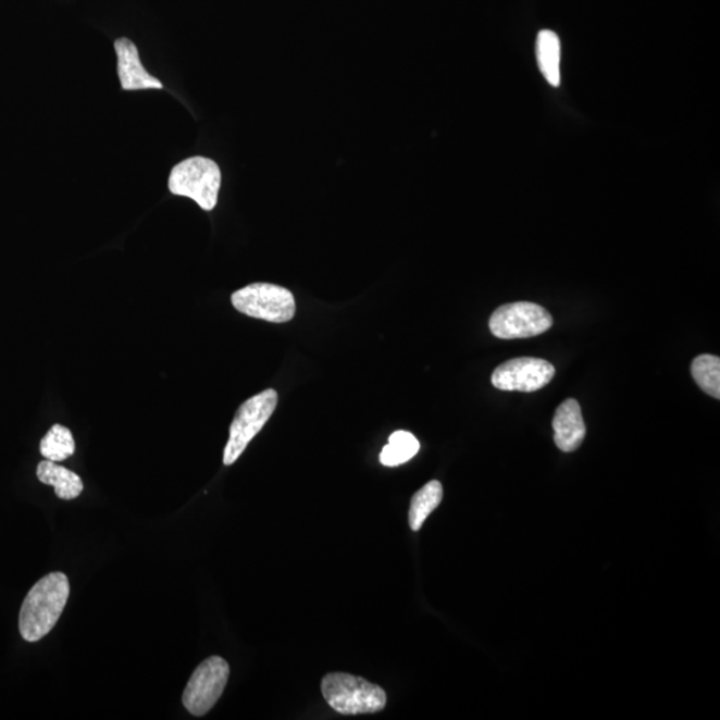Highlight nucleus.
<instances>
[{
	"instance_id": "nucleus-1",
	"label": "nucleus",
	"mask_w": 720,
	"mask_h": 720,
	"mask_svg": "<svg viewBox=\"0 0 720 720\" xmlns=\"http://www.w3.org/2000/svg\"><path fill=\"white\" fill-rule=\"evenodd\" d=\"M70 596L69 578L51 572L29 589L20 613L23 640L38 642L50 633L61 618Z\"/></svg>"
},
{
	"instance_id": "nucleus-2",
	"label": "nucleus",
	"mask_w": 720,
	"mask_h": 720,
	"mask_svg": "<svg viewBox=\"0 0 720 720\" xmlns=\"http://www.w3.org/2000/svg\"><path fill=\"white\" fill-rule=\"evenodd\" d=\"M321 688L324 700L342 716L380 712L387 704L385 690L345 672H332L324 676Z\"/></svg>"
},
{
	"instance_id": "nucleus-3",
	"label": "nucleus",
	"mask_w": 720,
	"mask_h": 720,
	"mask_svg": "<svg viewBox=\"0 0 720 720\" xmlns=\"http://www.w3.org/2000/svg\"><path fill=\"white\" fill-rule=\"evenodd\" d=\"M222 183L221 169L204 157L188 158L171 171L169 190L195 200L200 209L211 211L218 203Z\"/></svg>"
},
{
	"instance_id": "nucleus-4",
	"label": "nucleus",
	"mask_w": 720,
	"mask_h": 720,
	"mask_svg": "<svg viewBox=\"0 0 720 720\" xmlns=\"http://www.w3.org/2000/svg\"><path fill=\"white\" fill-rule=\"evenodd\" d=\"M276 405L277 393L270 388L246 400L239 407L229 426V438L223 454L224 464L232 465L240 458L250 442L261 433L264 424L274 414Z\"/></svg>"
},
{
	"instance_id": "nucleus-5",
	"label": "nucleus",
	"mask_w": 720,
	"mask_h": 720,
	"mask_svg": "<svg viewBox=\"0 0 720 720\" xmlns=\"http://www.w3.org/2000/svg\"><path fill=\"white\" fill-rule=\"evenodd\" d=\"M236 310L247 316L271 323L290 322L297 311L291 291L270 283H252L232 297Z\"/></svg>"
},
{
	"instance_id": "nucleus-6",
	"label": "nucleus",
	"mask_w": 720,
	"mask_h": 720,
	"mask_svg": "<svg viewBox=\"0 0 720 720\" xmlns=\"http://www.w3.org/2000/svg\"><path fill=\"white\" fill-rule=\"evenodd\" d=\"M553 316L545 307L530 302L500 306L489 318V330L499 339H526L546 333Z\"/></svg>"
},
{
	"instance_id": "nucleus-7",
	"label": "nucleus",
	"mask_w": 720,
	"mask_h": 720,
	"mask_svg": "<svg viewBox=\"0 0 720 720\" xmlns=\"http://www.w3.org/2000/svg\"><path fill=\"white\" fill-rule=\"evenodd\" d=\"M229 678V666L221 657H211L194 671L183 693V706L194 717H203L221 699Z\"/></svg>"
},
{
	"instance_id": "nucleus-8",
	"label": "nucleus",
	"mask_w": 720,
	"mask_h": 720,
	"mask_svg": "<svg viewBox=\"0 0 720 720\" xmlns=\"http://www.w3.org/2000/svg\"><path fill=\"white\" fill-rule=\"evenodd\" d=\"M555 368L545 359L517 358L507 360L494 371L492 382L501 392L534 393L553 381Z\"/></svg>"
},
{
	"instance_id": "nucleus-9",
	"label": "nucleus",
	"mask_w": 720,
	"mask_h": 720,
	"mask_svg": "<svg viewBox=\"0 0 720 720\" xmlns=\"http://www.w3.org/2000/svg\"><path fill=\"white\" fill-rule=\"evenodd\" d=\"M117 57V75L125 91L161 90L162 82L147 73L140 62L139 51L132 40L120 38L115 40Z\"/></svg>"
},
{
	"instance_id": "nucleus-10",
	"label": "nucleus",
	"mask_w": 720,
	"mask_h": 720,
	"mask_svg": "<svg viewBox=\"0 0 720 720\" xmlns=\"http://www.w3.org/2000/svg\"><path fill=\"white\" fill-rule=\"evenodd\" d=\"M555 444L564 452H572L581 447L586 436L580 404L575 399L564 400L555 411L554 421Z\"/></svg>"
},
{
	"instance_id": "nucleus-11",
	"label": "nucleus",
	"mask_w": 720,
	"mask_h": 720,
	"mask_svg": "<svg viewBox=\"0 0 720 720\" xmlns=\"http://www.w3.org/2000/svg\"><path fill=\"white\" fill-rule=\"evenodd\" d=\"M37 476L44 485L54 487L57 497L62 500H73L84 492L80 476L52 460L46 459L38 464Z\"/></svg>"
},
{
	"instance_id": "nucleus-12",
	"label": "nucleus",
	"mask_w": 720,
	"mask_h": 720,
	"mask_svg": "<svg viewBox=\"0 0 720 720\" xmlns=\"http://www.w3.org/2000/svg\"><path fill=\"white\" fill-rule=\"evenodd\" d=\"M562 47L557 34L551 29H543L536 38V59L538 66L545 79L553 87L560 85V57H562Z\"/></svg>"
},
{
	"instance_id": "nucleus-13",
	"label": "nucleus",
	"mask_w": 720,
	"mask_h": 720,
	"mask_svg": "<svg viewBox=\"0 0 720 720\" xmlns=\"http://www.w3.org/2000/svg\"><path fill=\"white\" fill-rule=\"evenodd\" d=\"M442 499H444V487L438 481H431L419 489L411 499L409 511V523L412 531L422 529L430 513L440 505Z\"/></svg>"
},
{
	"instance_id": "nucleus-14",
	"label": "nucleus",
	"mask_w": 720,
	"mask_h": 720,
	"mask_svg": "<svg viewBox=\"0 0 720 720\" xmlns=\"http://www.w3.org/2000/svg\"><path fill=\"white\" fill-rule=\"evenodd\" d=\"M419 448L421 445L414 435L407 431H397L389 436L388 445L383 448L381 463L387 468L404 464L417 456Z\"/></svg>"
},
{
	"instance_id": "nucleus-15",
	"label": "nucleus",
	"mask_w": 720,
	"mask_h": 720,
	"mask_svg": "<svg viewBox=\"0 0 720 720\" xmlns=\"http://www.w3.org/2000/svg\"><path fill=\"white\" fill-rule=\"evenodd\" d=\"M75 452V440L73 433L62 424H54L40 440V454L52 462H63Z\"/></svg>"
},
{
	"instance_id": "nucleus-16",
	"label": "nucleus",
	"mask_w": 720,
	"mask_h": 720,
	"mask_svg": "<svg viewBox=\"0 0 720 720\" xmlns=\"http://www.w3.org/2000/svg\"><path fill=\"white\" fill-rule=\"evenodd\" d=\"M692 375L698 386L710 397L720 398V359L716 356H699L693 360Z\"/></svg>"
}]
</instances>
